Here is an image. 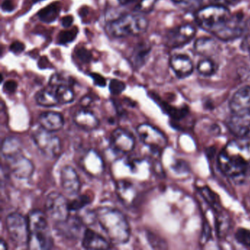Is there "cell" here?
I'll list each match as a JSON object with an SVG mask.
<instances>
[{"instance_id":"6da1fadb","label":"cell","mask_w":250,"mask_h":250,"mask_svg":"<svg viewBox=\"0 0 250 250\" xmlns=\"http://www.w3.org/2000/svg\"><path fill=\"white\" fill-rule=\"evenodd\" d=\"M195 20L200 28L224 42L235 40L244 32L242 17L231 14L228 7L216 4L199 9Z\"/></svg>"},{"instance_id":"7a4b0ae2","label":"cell","mask_w":250,"mask_h":250,"mask_svg":"<svg viewBox=\"0 0 250 250\" xmlns=\"http://www.w3.org/2000/svg\"><path fill=\"white\" fill-rule=\"evenodd\" d=\"M218 163L228 177L235 179L244 177L250 168V136L228 143L219 153Z\"/></svg>"},{"instance_id":"3957f363","label":"cell","mask_w":250,"mask_h":250,"mask_svg":"<svg viewBox=\"0 0 250 250\" xmlns=\"http://www.w3.org/2000/svg\"><path fill=\"white\" fill-rule=\"evenodd\" d=\"M95 217L111 242L124 244L129 241V224L122 212L112 208L101 207L95 211Z\"/></svg>"},{"instance_id":"277c9868","label":"cell","mask_w":250,"mask_h":250,"mask_svg":"<svg viewBox=\"0 0 250 250\" xmlns=\"http://www.w3.org/2000/svg\"><path fill=\"white\" fill-rule=\"evenodd\" d=\"M46 213L39 210H32L29 213V234L27 247L30 250H50L53 247V238L48 225Z\"/></svg>"},{"instance_id":"5b68a950","label":"cell","mask_w":250,"mask_h":250,"mask_svg":"<svg viewBox=\"0 0 250 250\" xmlns=\"http://www.w3.org/2000/svg\"><path fill=\"white\" fill-rule=\"evenodd\" d=\"M148 21L139 14H125L108 24L107 30L112 36L117 38L139 36L146 33Z\"/></svg>"},{"instance_id":"8992f818","label":"cell","mask_w":250,"mask_h":250,"mask_svg":"<svg viewBox=\"0 0 250 250\" xmlns=\"http://www.w3.org/2000/svg\"><path fill=\"white\" fill-rule=\"evenodd\" d=\"M5 227L10 238L17 247L27 245L30 230L27 218L17 212L10 213L5 219Z\"/></svg>"},{"instance_id":"52a82bcc","label":"cell","mask_w":250,"mask_h":250,"mask_svg":"<svg viewBox=\"0 0 250 250\" xmlns=\"http://www.w3.org/2000/svg\"><path fill=\"white\" fill-rule=\"evenodd\" d=\"M69 203L61 193L52 191L48 194L45 203L46 216L55 223L64 222L70 216Z\"/></svg>"},{"instance_id":"ba28073f","label":"cell","mask_w":250,"mask_h":250,"mask_svg":"<svg viewBox=\"0 0 250 250\" xmlns=\"http://www.w3.org/2000/svg\"><path fill=\"white\" fill-rule=\"evenodd\" d=\"M33 140L41 152L49 159L59 157L62 152V144L58 136L43 128L33 133Z\"/></svg>"},{"instance_id":"9c48e42d","label":"cell","mask_w":250,"mask_h":250,"mask_svg":"<svg viewBox=\"0 0 250 250\" xmlns=\"http://www.w3.org/2000/svg\"><path fill=\"white\" fill-rule=\"evenodd\" d=\"M137 132L140 140L153 151H162L167 146V139L165 134L150 124H140Z\"/></svg>"},{"instance_id":"30bf717a","label":"cell","mask_w":250,"mask_h":250,"mask_svg":"<svg viewBox=\"0 0 250 250\" xmlns=\"http://www.w3.org/2000/svg\"><path fill=\"white\" fill-rule=\"evenodd\" d=\"M5 161L10 172L18 179H29L34 173V165L23 154V152L8 158Z\"/></svg>"},{"instance_id":"8fae6325","label":"cell","mask_w":250,"mask_h":250,"mask_svg":"<svg viewBox=\"0 0 250 250\" xmlns=\"http://www.w3.org/2000/svg\"><path fill=\"white\" fill-rule=\"evenodd\" d=\"M195 27L189 24H182L169 32L167 43L171 49H178L189 43L196 35Z\"/></svg>"},{"instance_id":"7c38bea8","label":"cell","mask_w":250,"mask_h":250,"mask_svg":"<svg viewBox=\"0 0 250 250\" xmlns=\"http://www.w3.org/2000/svg\"><path fill=\"white\" fill-rule=\"evenodd\" d=\"M229 109L235 116L250 115V86L241 87L234 93L229 102Z\"/></svg>"},{"instance_id":"4fadbf2b","label":"cell","mask_w":250,"mask_h":250,"mask_svg":"<svg viewBox=\"0 0 250 250\" xmlns=\"http://www.w3.org/2000/svg\"><path fill=\"white\" fill-rule=\"evenodd\" d=\"M49 85L53 89L60 104L71 103L74 99V92L71 81L65 80L59 74L52 76Z\"/></svg>"},{"instance_id":"5bb4252c","label":"cell","mask_w":250,"mask_h":250,"mask_svg":"<svg viewBox=\"0 0 250 250\" xmlns=\"http://www.w3.org/2000/svg\"><path fill=\"white\" fill-rule=\"evenodd\" d=\"M110 141L114 150L122 153H130L135 146V140L132 134L124 128L114 130L111 134Z\"/></svg>"},{"instance_id":"9a60e30c","label":"cell","mask_w":250,"mask_h":250,"mask_svg":"<svg viewBox=\"0 0 250 250\" xmlns=\"http://www.w3.org/2000/svg\"><path fill=\"white\" fill-rule=\"evenodd\" d=\"M61 182L62 189L68 195H76L81 188L80 177L75 169L69 165L61 169Z\"/></svg>"},{"instance_id":"2e32d148","label":"cell","mask_w":250,"mask_h":250,"mask_svg":"<svg viewBox=\"0 0 250 250\" xmlns=\"http://www.w3.org/2000/svg\"><path fill=\"white\" fill-rule=\"evenodd\" d=\"M171 68L180 79L187 78L192 74L194 65L191 58L184 54L172 55L169 61Z\"/></svg>"},{"instance_id":"e0dca14e","label":"cell","mask_w":250,"mask_h":250,"mask_svg":"<svg viewBox=\"0 0 250 250\" xmlns=\"http://www.w3.org/2000/svg\"><path fill=\"white\" fill-rule=\"evenodd\" d=\"M83 222L78 216H69L64 222L56 223L58 232L68 239H77L83 229Z\"/></svg>"},{"instance_id":"ac0fdd59","label":"cell","mask_w":250,"mask_h":250,"mask_svg":"<svg viewBox=\"0 0 250 250\" xmlns=\"http://www.w3.org/2000/svg\"><path fill=\"white\" fill-rule=\"evenodd\" d=\"M39 123L42 128L54 133L62 129L65 120L62 114L49 111L39 115Z\"/></svg>"},{"instance_id":"d6986e66","label":"cell","mask_w":250,"mask_h":250,"mask_svg":"<svg viewBox=\"0 0 250 250\" xmlns=\"http://www.w3.org/2000/svg\"><path fill=\"white\" fill-rule=\"evenodd\" d=\"M74 122L84 131H93L99 126L100 121L94 113L87 108H83L74 115Z\"/></svg>"},{"instance_id":"ffe728a7","label":"cell","mask_w":250,"mask_h":250,"mask_svg":"<svg viewBox=\"0 0 250 250\" xmlns=\"http://www.w3.org/2000/svg\"><path fill=\"white\" fill-rule=\"evenodd\" d=\"M82 245L87 250H105L110 247L109 243L104 237L90 228H87L83 232Z\"/></svg>"},{"instance_id":"44dd1931","label":"cell","mask_w":250,"mask_h":250,"mask_svg":"<svg viewBox=\"0 0 250 250\" xmlns=\"http://www.w3.org/2000/svg\"><path fill=\"white\" fill-rule=\"evenodd\" d=\"M82 163L84 170L93 176L101 175L104 169L102 157L94 150L87 152L83 158Z\"/></svg>"},{"instance_id":"7402d4cb","label":"cell","mask_w":250,"mask_h":250,"mask_svg":"<svg viewBox=\"0 0 250 250\" xmlns=\"http://www.w3.org/2000/svg\"><path fill=\"white\" fill-rule=\"evenodd\" d=\"M194 48L196 53L208 58L216 55L220 49L217 42L212 38L208 37L197 39L194 43Z\"/></svg>"},{"instance_id":"603a6c76","label":"cell","mask_w":250,"mask_h":250,"mask_svg":"<svg viewBox=\"0 0 250 250\" xmlns=\"http://www.w3.org/2000/svg\"><path fill=\"white\" fill-rule=\"evenodd\" d=\"M21 152H23L22 143L20 139L9 137L5 138L2 142L1 153L4 159H8Z\"/></svg>"},{"instance_id":"cb8c5ba5","label":"cell","mask_w":250,"mask_h":250,"mask_svg":"<svg viewBox=\"0 0 250 250\" xmlns=\"http://www.w3.org/2000/svg\"><path fill=\"white\" fill-rule=\"evenodd\" d=\"M36 101L38 104L44 107H52L60 104L55 91L49 85L38 92Z\"/></svg>"},{"instance_id":"d4e9b609","label":"cell","mask_w":250,"mask_h":250,"mask_svg":"<svg viewBox=\"0 0 250 250\" xmlns=\"http://www.w3.org/2000/svg\"><path fill=\"white\" fill-rule=\"evenodd\" d=\"M150 46L147 43H140L134 48L130 61L135 68H140L146 63V60L150 52Z\"/></svg>"},{"instance_id":"484cf974","label":"cell","mask_w":250,"mask_h":250,"mask_svg":"<svg viewBox=\"0 0 250 250\" xmlns=\"http://www.w3.org/2000/svg\"><path fill=\"white\" fill-rule=\"evenodd\" d=\"M61 12V5L59 2H54L41 10L38 14L39 20L46 24H50L56 21Z\"/></svg>"},{"instance_id":"4316f807","label":"cell","mask_w":250,"mask_h":250,"mask_svg":"<svg viewBox=\"0 0 250 250\" xmlns=\"http://www.w3.org/2000/svg\"><path fill=\"white\" fill-rule=\"evenodd\" d=\"M118 193L120 198L124 202L132 201L135 196V189L134 186L130 182L125 181H119L118 183Z\"/></svg>"},{"instance_id":"83f0119b","label":"cell","mask_w":250,"mask_h":250,"mask_svg":"<svg viewBox=\"0 0 250 250\" xmlns=\"http://www.w3.org/2000/svg\"><path fill=\"white\" fill-rule=\"evenodd\" d=\"M197 70L199 74L204 77H211L217 71V65L214 61L210 58H206L199 61L197 65Z\"/></svg>"},{"instance_id":"f1b7e54d","label":"cell","mask_w":250,"mask_h":250,"mask_svg":"<svg viewBox=\"0 0 250 250\" xmlns=\"http://www.w3.org/2000/svg\"><path fill=\"white\" fill-rule=\"evenodd\" d=\"M199 191H200V194L203 196V198L210 206H213L216 209L219 207V200H218L217 197H216L215 193H213L208 187H202V188H199Z\"/></svg>"},{"instance_id":"f546056e","label":"cell","mask_w":250,"mask_h":250,"mask_svg":"<svg viewBox=\"0 0 250 250\" xmlns=\"http://www.w3.org/2000/svg\"><path fill=\"white\" fill-rule=\"evenodd\" d=\"M78 34V30L76 27L71 30H62L58 36V42L61 44H67L71 43L75 40Z\"/></svg>"},{"instance_id":"4dcf8cb0","label":"cell","mask_w":250,"mask_h":250,"mask_svg":"<svg viewBox=\"0 0 250 250\" xmlns=\"http://www.w3.org/2000/svg\"><path fill=\"white\" fill-rule=\"evenodd\" d=\"M90 197L87 195L79 196L69 203V208L71 211L80 210L90 204Z\"/></svg>"},{"instance_id":"1f68e13d","label":"cell","mask_w":250,"mask_h":250,"mask_svg":"<svg viewBox=\"0 0 250 250\" xmlns=\"http://www.w3.org/2000/svg\"><path fill=\"white\" fill-rule=\"evenodd\" d=\"M235 238L240 244L250 247V230L249 229L240 228L235 232Z\"/></svg>"},{"instance_id":"d6a6232c","label":"cell","mask_w":250,"mask_h":250,"mask_svg":"<svg viewBox=\"0 0 250 250\" xmlns=\"http://www.w3.org/2000/svg\"><path fill=\"white\" fill-rule=\"evenodd\" d=\"M156 0H141L136 6L135 10L138 12L148 14L153 11Z\"/></svg>"},{"instance_id":"836d02e7","label":"cell","mask_w":250,"mask_h":250,"mask_svg":"<svg viewBox=\"0 0 250 250\" xmlns=\"http://www.w3.org/2000/svg\"><path fill=\"white\" fill-rule=\"evenodd\" d=\"M125 84L124 82L118 80H112L109 83V91L112 95H119L125 90Z\"/></svg>"},{"instance_id":"e575fe53","label":"cell","mask_w":250,"mask_h":250,"mask_svg":"<svg viewBox=\"0 0 250 250\" xmlns=\"http://www.w3.org/2000/svg\"><path fill=\"white\" fill-rule=\"evenodd\" d=\"M76 55L82 62L85 64L89 63L93 58L91 52L84 47L77 48Z\"/></svg>"},{"instance_id":"d590c367","label":"cell","mask_w":250,"mask_h":250,"mask_svg":"<svg viewBox=\"0 0 250 250\" xmlns=\"http://www.w3.org/2000/svg\"><path fill=\"white\" fill-rule=\"evenodd\" d=\"M222 213L219 215V219H218V232L220 235L227 233L228 228H229V221L227 219L226 216H222Z\"/></svg>"},{"instance_id":"8d00e7d4","label":"cell","mask_w":250,"mask_h":250,"mask_svg":"<svg viewBox=\"0 0 250 250\" xmlns=\"http://www.w3.org/2000/svg\"><path fill=\"white\" fill-rule=\"evenodd\" d=\"M90 77L93 79L96 85L99 86V87H105L106 86V80L100 74L93 73V74H90Z\"/></svg>"},{"instance_id":"74e56055","label":"cell","mask_w":250,"mask_h":250,"mask_svg":"<svg viewBox=\"0 0 250 250\" xmlns=\"http://www.w3.org/2000/svg\"><path fill=\"white\" fill-rule=\"evenodd\" d=\"M25 49V46L24 43L20 42H15L10 46V50L14 54H20Z\"/></svg>"},{"instance_id":"f35d334b","label":"cell","mask_w":250,"mask_h":250,"mask_svg":"<svg viewBox=\"0 0 250 250\" xmlns=\"http://www.w3.org/2000/svg\"><path fill=\"white\" fill-rule=\"evenodd\" d=\"M18 84H17V82L14 81V80H8L4 84V90L7 93H13L16 92L17 90Z\"/></svg>"},{"instance_id":"ab89813d","label":"cell","mask_w":250,"mask_h":250,"mask_svg":"<svg viewBox=\"0 0 250 250\" xmlns=\"http://www.w3.org/2000/svg\"><path fill=\"white\" fill-rule=\"evenodd\" d=\"M2 11L5 12H12L15 9V5L12 0H4L2 4Z\"/></svg>"},{"instance_id":"60d3db41","label":"cell","mask_w":250,"mask_h":250,"mask_svg":"<svg viewBox=\"0 0 250 250\" xmlns=\"http://www.w3.org/2000/svg\"><path fill=\"white\" fill-rule=\"evenodd\" d=\"M175 4L183 5H192L194 4H200L203 0H172Z\"/></svg>"},{"instance_id":"b9f144b4","label":"cell","mask_w":250,"mask_h":250,"mask_svg":"<svg viewBox=\"0 0 250 250\" xmlns=\"http://www.w3.org/2000/svg\"><path fill=\"white\" fill-rule=\"evenodd\" d=\"M74 23V17L72 16H66L61 20V24L64 28H69Z\"/></svg>"},{"instance_id":"7bdbcfd3","label":"cell","mask_w":250,"mask_h":250,"mask_svg":"<svg viewBox=\"0 0 250 250\" xmlns=\"http://www.w3.org/2000/svg\"><path fill=\"white\" fill-rule=\"evenodd\" d=\"M216 5H222V6L228 7L229 5H233L236 4L239 0H213Z\"/></svg>"},{"instance_id":"ee69618b","label":"cell","mask_w":250,"mask_h":250,"mask_svg":"<svg viewBox=\"0 0 250 250\" xmlns=\"http://www.w3.org/2000/svg\"><path fill=\"white\" fill-rule=\"evenodd\" d=\"M91 102L92 99L90 97V96H84L83 99H82L80 104H81V105L83 106V108H87L89 106H90Z\"/></svg>"},{"instance_id":"f6af8a7d","label":"cell","mask_w":250,"mask_h":250,"mask_svg":"<svg viewBox=\"0 0 250 250\" xmlns=\"http://www.w3.org/2000/svg\"><path fill=\"white\" fill-rule=\"evenodd\" d=\"M48 63H49V62L47 58L43 57V58H41L40 61H39V67H40L41 68H42V69H43V68H48Z\"/></svg>"},{"instance_id":"bcb514c9","label":"cell","mask_w":250,"mask_h":250,"mask_svg":"<svg viewBox=\"0 0 250 250\" xmlns=\"http://www.w3.org/2000/svg\"><path fill=\"white\" fill-rule=\"evenodd\" d=\"M119 1L120 3L123 5H129V4L133 3V2H135L137 0H118Z\"/></svg>"},{"instance_id":"7dc6e473","label":"cell","mask_w":250,"mask_h":250,"mask_svg":"<svg viewBox=\"0 0 250 250\" xmlns=\"http://www.w3.org/2000/svg\"><path fill=\"white\" fill-rule=\"evenodd\" d=\"M0 250H8V246H7L6 243L4 241L3 239H1V243H0Z\"/></svg>"},{"instance_id":"c3c4849f","label":"cell","mask_w":250,"mask_h":250,"mask_svg":"<svg viewBox=\"0 0 250 250\" xmlns=\"http://www.w3.org/2000/svg\"><path fill=\"white\" fill-rule=\"evenodd\" d=\"M87 12H88V11H87V8H82V11L81 13H80V16H81V17H84V16L87 15Z\"/></svg>"},{"instance_id":"681fc988","label":"cell","mask_w":250,"mask_h":250,"mask_svg":"<svg viewBox=\"0 0 250 250\" xmlns=\"http://www.w3.org/2000/svg\"><path fill=\"white\" fill-rule=\"evenodd\" d=\"M34 1V2H40V1H43V0H33Z\"/></svg>"}]
</instances>
